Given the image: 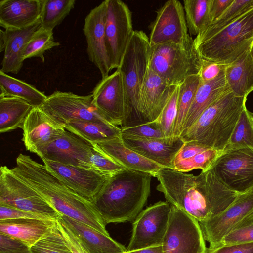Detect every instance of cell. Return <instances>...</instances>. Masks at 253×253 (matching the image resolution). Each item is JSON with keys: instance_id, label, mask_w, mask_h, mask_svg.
Returning a JSON list of instances; mask_svg holds the SVG:
<instances>
[{"instance_id": "3", "label": "cell", "mask_w": 253, "mask_h": 253, "mask_svg": "<svg viewBox=\"0 0 253 253\" xmlns=\"http://www.w3.org/2000/svg\"><path fill=\"white\" fill-rule=\"evenodd\" d=\"M152 177L124 169L107 179L92 201L106 225L135 219L147 202Z\"/></svg>"}, {"instance_id": "9", "label": "cell", "mask_w": 253, "mask_h": 253, "mask_svg": "<svg viewBox=\"0 0 253 253\" xmlns=\"http://www.w3.org/2000/svg\"><path fill=\"white\" fill-rule=\"evenodd\" d=\"M0 205L50 216L61 215L35 189L7 167L0 168Z\"/></svg>"}, {"instance_id": "33", "label": "cell", "mask_w": 253, "mask_h": 253, "mask_svg": "<svg viewBox=\"0 0 253 253\" xmlns=\"http://www.w3.org/2000/svg\"><path fill=\"white\" fill-rule=\"evenodd\" d=\"M253 7V0H234L221 15L201 31L195 41L208 38L227 26Z\"/></svg>"}, {"instance_id": "26", "label": "cell", "mask_w": 253, "mask_h": 253, "mask_svg": "<svg viewBox=\"0 0 253 253\" xmlns=\"http://www.w3.org/2000/svg\"><path fill=\"white\" fill-rule=\"evenodd\" d=\"M225 67L216 78L200 82L183 125L181 134L192 126L208 107L232 92L226 80Z\"/></svg>"}, {"instance_id": "21", "label": "cell", "mask_w": 253, "mask_h": 253, "mask_svg": "<svg viewBox=\"0 0 253 253\" xmlns=\"http://www.w3.org/2000/svg\"><path fill=\"white\" fill-rule=\"evenodd\" d=\"M124 144L164 168L174 169V160L185 142L180 137L150 139L121 134Z\"/></svg>"}, {"instance_id": "54", "label": "cell", "mask_w": 253, "mask_h": 253, "mask_svg": "<svg viewBox=\"0 0 253 253\" xmlns=\"http://www.w3.org/2000/svg\"><path fill=\"white\" fill-rule=\"evenodd\" d=\"M252 55L253 59V49L252 50Z\"/></svg>"}, {"instance_id": "34", "label": "cell", "mask_w": 253, "mask_h": 253, "mask_svg": "<svg viewBox=\"0 0 253 253\" xmlns=\"http://www.w3.org/2000/svg\"><path fill=\"white\" fill-rule=\"evenodd\" d=\"M201 81L199 74L191 76L179 85L177 112L173 136L180 137L183 125Z\"/></svg>"}, {"instance_id": "12", "label": "cell", "mask_w": 253, "mask_h": 253, "mask_svg": "<svg viewBox=\"0 0 253 253\" xmlns=\"http://www.w3.org/2000/svg\"><path fill=\"white\" fill-rule=\"evenodd\" d=\"M40 108L64 126L72 120L110 124L93 105L91 94L80 95L55 91L47 96Z\"/></svg>"}, {"instance_id": "1", "label": "cell", "mask_w": 253, "mask_h": 253, "mask_svg": "<svg viewBox=\"0 0 253 253\" xmlns=\"http://www.w3.org/2000/svg\"><path fill=\"white\" fill-rule=\"evenodd\" d=\"M153 177L159 181L157 190L166 201L199 222L221 213L240 194L224 185L211 169L194 175L163 168Z\"/></svg>"}, {"instance_id": "24", "label": "cell", "mask_w": 253, "mask_h": 253, "mask_svg": "<svg viewBox=\"0 0 253 253\" xmlns=\"http://www.w3.org/2000/svg\"><path fill=\"white\" fill-rule=\"evenodd\" d=\"M41 27V19L35 24L23 29L0 30V35L4 42V54L0 69L5 73L17 74L24 60L25 46L35 32Z\"/></svg>"}, {"instance_id": "22", "label": "cell", "mask_w": 253, "mask_h": 253, "mask_svg": "<svg viewBox=\"0 0 253 253\" xmlns=\"http://www.w3.org/2000/svg\"><path fill=\"white\" fill-rule=\"evenodd\" d=\"M176 86H171L149 68L138 96V111L144 123L159 116Z\"/></svg>"}, {"instance_id": "52", "label": "cell", "mask_w": 253, "mask_h": 253, "mask_svg": "<svg viewBox=\"0 0 253 253\" xmlns=\"http://www.w3.org/2000/svg\"><path fill=\"white\" fill-rule=\"evenodd\" d=\"M123 253H164L162 244L125 251Z\"/></svg>"}, {"instance_id": "43", "label": "cell", "mask_w": 253, "mask_h": 253, "mask_svg": "<svg viewBox=\"0 0 253 253\" xmlns=\"http://www.w3.org/2000/svg\"><path fill=\"white\" fill-rule=\"evenodd\" d=\"M93 146L89 158L92 169L109 177L125 169Z\"/></svg>"}, {"instance_id": "41", "label": "cell", "mask_w": 253, "mask_h": 253, "mask_svg": "<svg viewBox=\"0 0 253 253\" xmlns=\"http://www.w3.org/2000/svg\"><path fill=\"white\" fill-rule=\"evenodd\" d=\"M179 85H177L159 117L155 121L160 126L166 137L173 136L177 116Z\"/></svg>"}, {"instance_id": "44", "label": "cell", "mask_w": 253, "mask_h": 253, "mask_svg": "<svg viewBox=\"0 0 253 253\" xmlns=\"http://www.w3.org/2000/svg\"><path fill=\"white\" fill-rule=\"evenodd\" d=\"M121 131L122 133L140 138L150 139L167 138L159 125L155 121L124 127L121 128Z\"/></svg>"}, {"instance_id": "7", "label": "cell", "mask_w": 253, "mask_h": 253, "mask_svg": "<svg viewBox=\"0 0 253 253\" xmlns=\"http://www.w3.org/2000/svg\"><path fill=\"white\" fill-rule=\"evenodd\" d=\"M202 63L192 37L183 44L169 42L151 46L149 68L171 86L199 74Z\"/></svg>"}, {"instance_id": "30", "label": "cell", "mask_w": 253, "mask_h": 253, "mask_svg": "<svg viewBox=\"0 0 253 253\" xmlns=\"http://www.w3.org/2000/svg\"><path fill=\"white\" fill-rule=\"evenodd\" d=\"M64 127L92 144L120 137L122 134L121 128L117 126L85 120H72Z\"/></svg>"}, {"instance_id": "23", "label": "cell", "mask_w": 253, "mask_h": 253, "mask_svg": "<svg viewBox=\"0 0 253 253\" xmlns=\"http://www.w3.org/2000/svg\"><path fill=\"white\" fill-rule=\"evenodd\" d=\"M42 0H1L0 26L5 29H23L41 19Z\"/></svg>"}, {"instance_id": "45", "label": "cell", "mask_w": 253, "mask_h": 253, "mask_svg": "<svg viewBox=\"0 0 253 253\" xmlns=\"http://www.w3.org/2000/svg\"><path fill=\"white\" fill-rule=\"evenodd\" d=\"M13 219H34L39 220H56L42 214L19 210L0 205V220Z\"/></svg>"}, {"instance_id": "20", "label": "cell", "mask_w": 253, "mask_h": 253, "mask_svg": "<svg viewBox=\"0 0 253 253\" xmlns=\"http://www.w3.org/2000/svg\"><path fill=\"white\" fill-rule=\"evenodd\" d=\"M26 149L37 155L39 151L62 136L66 129L40 107H33L21 127Z\"/></svg>"}, {"instance_id": "18", "label": "cell", "mask_w": 253, "mask_h": 253, "mask_svg": "<svg viewBox=\"0 0 253 253\" xmlns=\"http://www.w3.org/2000/svg\"><path fill=\"white\" fill-rule=\"evenodd\" d=\"M47 169L82 197L92 202L110 177L93 169L65 165L42 159Z\"/></svg>"}, {"instance_id": "46", "label": "cell", "mask_w": 253, "mask_h": 253, "mask_svg": "<svg viewBox=\"0 0 253 253\" xmlns=\"http://www.w3.org/2000/svg\"><path fill=\"white\" fill-rule=\"evenodd\" d=\"M0 253H31V247L17 238L0 233Z\"/></svg>"}, {"instance_id": "36", "label": "cell", "mask_w": 253, "mask_h": 253, "mask_svg": "<svg viewBox=\"0 0 253 253\" xmlns=\"http://www.w3.org/2000/svg\"><path fill=\"white\" fill-rule=\"evenodd\" d=\"M75 0H42L41 27L52 31L74 7Z\"/></svg>"}, {"instance_id": "32", "label": "cell", "mask_w": 253, "mask_h": 253, "mask_svg": "<svg viewBox=\"0 0 253 253\" xmlns=\"http://www.w3.org/2000/svg\"><path fill=\"white\" fill-rule=\"evenodd\" d=\"M13 96L28 102L33 107H40L47 96L31 84L0 70V97Z\"/></svg>"}, {"instance_id": "14", "label": "cell", "mask_w": 253, "mask_h": 253, "mask_svg": "<svg viewBox=\"0 0 253 253\" xmlns=\"http://www.w3.org/2000/svg\"><path fill=\"white\" fill-rule=\"evenodd\" d=\"M93 105L112 125L124 127L127 116L126 96L121 72L102 78L92 90Z\"/></svg>"}, {"instance_id": "29", "label": "cell", "mask_w": 253, "mask_h": 253, "mask_svg": "<svg viewBox=\"0 0 253 253\" xmlns=\"http://www.w3.org/2000/svg\"><path fill=\"white\" fill-rule=\"evenodd\" d=\"M225 76L231 91L247 98L253 91V59L252 50L245 52L235 61L225 65Z\"/></svg>"}, {"instance_id": "53", "label": "cell", "mask_w": 253, "mask_h": 253, "mask_svg": "<svg viewBox=\"0 0 253 253\" xmlns=\"http://www.w3.org/2000/svg\"><path fill=\"white\" fill-rule=\"evenodd\" d=\"M250 118H251L252 123L253 125V113L250 112Z\"/></svg>"}, {"instance_id": "40", "label": "cell", "mask_w": 253, "mask_h": 253, "mask_svg": "<svg viewBox=\"0 0 253 253\" xmlns=\"http://www.w3.org/2000/svg\"><path fill=\"white\" fill-rule=\"evenodd\" d=\"M31 253H72L66 244L57 222L51 232L31 247Z\"/></svg>"}, {"instance_id": "25", "label": "cell", "mask_w": 253, "mask_h": 253, "mask_svg": "<svg viewBox=\"0 0 253 253\" xmlns=\"http://www.w3.org/2000/svg\"><path fill=\"white\" fill-rule=\"evenodd\" d=\"M124 168L154 175L164 168L127 147L121 136L93 144Z\"/></svg>"}, {"instance_id": "42", "label": "cell", "mask_w": 253, "mask_h": 253, "mask_svg": "<svg viewBox=\"0 0 253 253\" xmlns=\"http://www.w3.org/2000/svg\"><path fill=\"white\" fill-rule=\"evenodd\" d=\"M253 242V211L236 224L224 237L221 245Z\"/></svg>"}, {"instance_id": "39", "label": "cell", "mask_w": 253, "mask_h": 253, "mask_svg": "<svg viewBox=\"0 0 253 253\" xmlns=\"http://www.w3.org/2000/svg\"><path fill=\"white\" fill-rule=\"evenodd\" d=\"M222 151L207 149L190 159L174 162V169L183 172H189L195 169H201L202 171H207Z\"/></svg>"}, {"instance_id": "28", "label": "cell", "mask_w": 253, "mask_h": 253, "mask_svg": "<svg viewBox=\"0 0 253 253\" xmlns=\"http://www.w3.org/2000/svg\"><path fill=\"white\" fill-rule=\"evenodd\" d=\"M57 220L13 219L0 220V233L22 241L30 247L49 233Z\"/></svg>"}, {"instance_id": "49", "label": "cell", "mask_w": 253, "mask_h": 253, "mask_svg": "<svg viewBox=\"0 0 253 253\" xmlns=\"http://www.w3.org/2000/svg\"><path fill=\"white\" fill-rule=\"evenodd\" d=\"M225 65L203 60L199 73L201 82H207L213 79L219 75Z\"/></svg>"}, {"instance_id": "37", "label": "cell", "mask_w": 253, "mask_h": 253, "mask_svg": "<svg viewBox=\"0 0 253 253\" xmlns=\"http://www.w3.org/2000/svg\"><path fill=\"white\" fill-rule=\"evenodd\" d=\"M59 45L60 43L55 41L53 31L41 27L27 42L23 52V59L24 61L33 57H38L44 63V53Z\"/></svg>"}, {"instance_id": "17", "label": "cell", "mask_w": 253, "mask_h": 253, "mask_svg": "<svg viewBox=\"0 0 253 253\" xmlns=\"http://www.w3.org/2000/svg\"><path fill=\"white\" fill-rule=\"evenodd\" d=\"M253 211V189L240 194L223 212L206 221L199 222L209 248L220 246L224 237L240 220Z\"/></svg>"}, {"instance_id": "8", "label": "cell", "mask_w": 253, "mask_h": 253, "mask_svg": "<svg viewBox=\"0 0 253 253\" xmlns=\"http://www.w3.org/2000/svg\"><path fill=\"white\" fill-rule=\"evenodd\" d=\"M228 188L239 194L253 189V149L224 150L210 169Z\"/></svg>"}, {"instance_id": "2", "label": "cell", "mask_w": 253, "mask_h": 253, "mask_svg": "<svg viewBox=\"0 0 253 253\" xmlns=\"http://www.w3.org/2000/svg\"><path fill=\"white\" fill-rule=\"evenodd\" d=\"M12 171L39 193L60 215L109 235L93 203L78 194L57 178L44 165L20 154Z\"/></svg>"}, {"instance_id": "19", "label": "cell", "mask_w": 253, "mask_h": 253, "mask_svg": "<svg viewBox=\"0 0 253 253\" xmlns=\"http://www.w3.org/2000/svg\"><path fill=\"white\" fill-rule=\"evenodd\" d=\"M93 147L92 144L66 130L61 137L41 149L37 155L65 165L92 169L89 158Z\"/></svg>"}, {"instance_id": "4", "label": "cell", "mask_w": 253, "mask_h": 253, "mask_svg": "<svg viewBox=\"0 0 253 253\" xmlns=\"http://www.w3.org/2000/svg\"><path fill=\"white\" fill-rule=\"evenodd\" d=\"M246 100L247 98L232 92L228 93L208 107L180 137L185 143L223 151L246 106Z\"/></svg>"}, {"instance_id": "10", "label": "cell", "mask_w": 253, "mask_h": 253, "mask_svg": "<svg viewBox=\"0 0 253 253\" xmlns=\"http://www.w3.org/2000/svg\"><path fill=\"white\" fill-rule=\"evenodd\" d=\"M172 205L162 246L164 253H205V239L199 222Z\"/></svg>"}, {"instance_id": "6", "label": "cell", "mask_w": 253, "mask_h": 253, "mask_svg": "<svg viewBox=\"0 0 253 253\" xmlns=\"http://www.w3.org/2000/svg\"><path fill=\"white\" fill-rule=\"evenodd\" d=\"M151 50L146 34L142 30H134L117 69L122 73L126 96L127 116L122 128L144 123L137 106L140 90L149 68Z\"/></svg>"}, {"instance_id": "27", "label": "cell", "mask_w": 253, "mask_h": 253, "mask_svg": "<svg viewBox=\"0 0 253 253\" xmlns=\"http://www.w3.org/2000/svg\"><path fill=\"white\" fill-rule=\"evenodd\" d=\"M60 219L80 240L90 253H123L126 248L97 230L61 215Z\"/></svg>"}, {"instance_id": "5", "label": "cell", "mask_w": 253, "mask_h": 253, "mask_svg": "<svg viewBox=\"0 0 253 253\" xmlns=\"http://www.w3.org/2000/svg\"><path fill=\"white\" fill-rule=\"evenodd\" d=\"M203 60L228 65L253 49V7L218 32L195 41Z\"/></svg>"}, {"instance_id": "11", "label": "cell", "mask_w": 253, "mask_h": 253, "mask_svg": "<svg viewBox=\"0 0 253 253\" xmlns=\"http://www.w3.org/2000/svg\"><path fill=\"white\" fill-rule=\"evenodd\" d=\"M105 36L112 69H118L133 36L132 14L120 0H106Z\"/></svg>"}, {"instance_id": "13", "label": "cell", "mask_w": 253, "mask_h": 253, "mask_svg": "<svg viewBox=\"0 0 253 253\" xmlns=\"http://www.w3.org/2000/svg\"><path fill=\"white\" fill-rule=\"evenodd\" d=\"M171 207L167 201H159L142 210L133 221L131 237L126 251L162 244Z\"/></svg>"}, {"instance_id": "31", "label": "cell", "mask_w": 253, "mask_h": 253, "mask_svg": "<svg viewBox=\"0 0 253 253\" xmlns=\"http://www.w3.org/2000/svg\"><path fill=\"white\" fill-rule=\"evenodd\" d=\"M33 107L13 96L0 97V132L5 133L22 127Z\"/></svg>"}, {"instance_id": "35", "label": "cell", "mask_w": 253, "mask_h": 253, "mask_svg": "<svg viewBox=\"0 0 253 253\" xmlns=\"http://www.w3.org/2000/svg\"><path fill=\"white\" fill-rule=\"evenodd\" d=\"M211 0H185L184 10L188 32L197 36L211 23L210 8Z\"/></svg>"}, {"instance_id": "50", "label": "cell", "mask_w": 253, "mask_h": 253, "mask_svg": "<svg viewBox=\"0 0 253 253\" xmlns=\"http://www.w3.org/2000/svg\"><path fill=\"white\" fill-rule=\"evenodd\" d=\"M207 149L209 148L192 143H185L177 154L174 163L190 159Z\"/></svg>"}, {"instance_id": "47", "label": "cell", "mask_w": 253, "mask_h": 253, "mask_svg": "<svg viewBox=\"0 0 253 253\" xmlns=\"http://www.w3.org/2000/svg\"><path fill=\"white\" fill-rule=\"evenodd\" d=\"M57 225L64 240L72 253H90L77 236L59 219Z\"/></svg>"}, {"instance_id": "38", "label": "cell", "mask_w": 253, "mask_h": 253, "mask_svg": "<svg viewBox=\"0 0 253 253\" xmlns=\"http://www.w3.org/2000/svg\"><path fill=\"white\" fill-rule=\"evenodd\" d=\"M241 147L253 149V125L250 111L246 106L243 110L228 143L224 150Z\"/></svg>"}, {"instance_id": "16", "label": "cell", "mask_w": 253, "mask_h": 253, "mask_svg": "<svg viewBox=\"0 0 253 253\" xmlns=\"http://www.w3.org/2000/svg\"><path fill=\"white\" fill-rule=\"evenodd\" d=\"M106 0L92 9L85 17L83 32L85 37L86 51L89 60L99 70L102 78L112 70L105 36Z\"/></svg>"}, {"instance_id": "51", "label": "cell", "mask_w": 253, "mask_h": 253, "mask_svg": "<svg viewBox=\"0 0 253 253\" xmlns=\"http://www.w3.org/2000/svg\"><path fill=\"white\" fill-rule=\"evenodd\" d=\"M234 0H211L210 18L211 23L219 17Z\"/></svg>"}, {"instance_id": "48", "label": "cell", "mask_w": 253, "mask_h": 253, "mask_svg": "<svg viewBox=\"0 0 253 253\" xmlns=\"http://www.w3.org/2000/svg\"><path fill=\"white\" fill-rule=\"evenodd\" d=\"M205 253H253V242L223 245L207 248Z\"/></svg>"}, {"instance_id": "15", "label": "cell", "mask_w": 253, "mask_h": 253, "mask_svg": "<svg viewBox=\"0 0 253 253\" xmlns=\"http://www.w3.org/2000/svg\"><path fill=\"white\" fill-rule=\"evenodd\" d=\"M149 28L151 46L169 42L183 44L191 37L188 33L184 7L177 0L166 2Z\"/></svg>"}]
</instances>
